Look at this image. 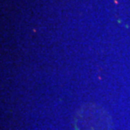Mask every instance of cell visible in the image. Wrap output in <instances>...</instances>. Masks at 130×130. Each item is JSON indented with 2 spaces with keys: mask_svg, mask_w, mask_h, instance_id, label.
Returning <instances> with one entry per match:
<instances>
[{
  "mask_svg": "<svg viewBox=\"0 0 130 130\" xmlns=\"http://www.w3.org/2000/svg\"><path fill=\"white\" fill-rule=\"evenodd\" d=\"M73 124L75 130H111L112 118L102 106L85 103L75 111Z\"/></svg>",
  "mask_w": 130,
  "mask_h": 130,
  "instance_id": "cell-1",
  "label": "cell"
}]
</instances>
